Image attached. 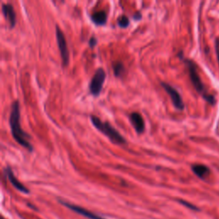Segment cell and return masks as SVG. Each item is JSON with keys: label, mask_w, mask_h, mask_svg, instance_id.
<instances>
[{"label": "cell", "mask_w": 219, "mask_h": 219, "mask_svg": "<svg viewBox=\"0 0 219 219\" xmlns=\"http://www.w3.org/2000/svg\"><path fill=\"white\" fill-rule=\"evenodd\" d=\"M10 126L11 129L12 136L19 145L26 148L28 152H33L34 147L30 144L29 134L24 132L20 123V104L18 101L13 102L11 105V112L10 116Z\"/></svg>", "instance_id": "obj_1"}, {"label": "cell", "mask_w": 219, "mask_h": 219, "mask_svg": "<svg viewBox=\"0 0 219 219\" xmlns=\"http://www.w3.org/2000/svg\"><path fill=\"white\" fill-rule=\"evenodd\" d=\"M178 56L179 57H181V58L184 61V63H186V65H187V69H188V74H189L190 80H191L192 84H193V86H194L195 90L200 94L201 96L203 97V99H204L206 102H208L209 104H212V105L215 104V97L212 95L211 93H208L207 89L205 88L204 83L201 81L200 76V74L198 73L196 64L193 63V61H192V60L184 58V57H182V52L179 53Z\"/></svg>", "instance_id": "obj_2"}, {"label": "cell", "mask_w": 219, "mask_h": 219, "mask_svg": "<svg viewBox=\"0 0 219 219\" xmlns=\"http://www.w3.org/2000/svg\"><path fill=\"white\" fill-rule=\"evenodd\" d=\"M91 122L93 125L99 131H100L102 134H104L105 136H107L112 142L117 145H123L126 143V140L124 139L122 134L116 129L114 127L112 126V124L108 122H103L96 116H91Z\"/></svg>", "instance_id": "obj_3"}, {"label": "cell", "mask_w": 219, "mask_h": 219, "mask_svg": "<svg viewBox=\"0 0 219 219\" xmlns=\"http://www.w3.org/2000/svg\"><path fill=\"white\" fill-rule=\"evenodd\" d=\"M106 74L103 68H99L93 76L89 84V92L93 96H99L102 91Z\"/></svg>", "instance_id": "obj_4"}, {"label": "cell", "mask_w": 219, "mask_h": 219, "mask_svg": "<svg viewBox=\"0 0 219 219\" xmlns=\"http://www.w3.org/2000/svg\"><path fill=\"white\" fill-rule=\"evenodd\" d=\"M56 37L57 41V45H58V49H59L60 54H61V58H62V63L63 65L65 67L69 64V52L68 49L67 42L64 37L63 31L60 29V27L58 26L56 27Z\"/></svg>", "instance_id": "obj_5"}, {"label": "cell", "mask_w": 219, "mask_h": 219, "mask_svg": "<svg viewBox=\"0 0 219 219\" xmlns=\"http://www.w3.org/2000/svg\"><path fill=\"white\" fill-rule=\"evenodd\" d=\"M160 84L163 86L164 91L169 94V96H170L171 101H172V104L175 107V109H177L179 111L184 110L185 105H184V103H183V100H182V96L179 93L178 91L175 89V87H173L171 85L168 84L167 82H162Z\"/></svg>", "instance_id": "obj_6"}, {"label": "cell", "mask_w": 219, "mask_h": 219, "mask_svg": "<svg viewBox=\"0 0 219 219\" xmlns=\"http://www.w3.org/2000/svg\"><path fill=\"white\" fill-rule=\"evenodd\" d=\"M59 202L62 204H63L64 206L69 208V210L76 212V213H78L80 215L85 217H87V218L89 219H104L102 217H100V216L97 215V214L90 212V211H87L85 208L81 207V206H78V205H75V204H70V203H69V202H65V201L63 200H59Z\"/></svg>", "instance_id": "obj_7"}, {"label": "cell", "mask_w": 219, "mask_h": 219, "mask_svg": "<svg viewBox=\"0 0 219 219\" xmlns=\"http://www.w3.org/2000/svg\"><path fill=\"white\" fill-rule=\"evenodd\" d=\"M4 175H5V176H6V178H8V180L10 181V182L11 183L12 186H13L15 188H16L18 191L22 192V193H29V190L27 189L26 187L23 185V183H21V182L17 180V178L15 177V175L13 173V171H12L11 168L10 167V166H7V167L4 168Z\"/></svg>", "instance_id": "obj_8"}, {"label": "cell", "mask_w": 219, "mask_h": 219, "mask_svg": "<svg viewBox=\"0 0 219 219\" xmlns=\"http://www.w3.org/2000/svg\"><path fill=\"white\" fill-rule=\"evenodd\" d=\"M2 12L5 19L10 23V28H14L16 23V15L13 5L11 4H4L2 5Z\"/></svg>", "instance_id": "obj_9"}, {"label": "cell", "mask_w": 219, "mask_h": 219, "mask_svg": "<svg viewBox=\"0 0 219 219\" xmlns=\"http://www.w3.org/2000/svg\"><path fill=\"white\" fill-rule=\"evenodd\" d=\"M129 121L137 134H141L145 131V122L140 113L138 112L131 113L129 115Z\"/></svg>", "instance_id": "obj_10"}, {"label": "cell", "mask_w": 219, "mask_h": 219, "mask_svg": "<svg viewBox=\"0 0 219 219\" xmlns=\"http://www.w3.org/2000/svg\"><path fill=\"white\" fill-rule=\"evenodd\" d=\"M192 171L200 179H205L210 174V169L204 164H193L192 165Z\"/></svg>", "instance_id": "obj_11"}, {"label": "cell", "mask_w": 219, "mask_h": 219, "mask_svg": "<svg viewBox=\"0 0 219 219\" xmlns=\"http://www.w3.org/2000/svg\"><path fill=\"white\" fill-rule=\"evenodd\" d=\"M91 19H92L93 23L97 26H103L106 23L107 15H106L105 11H97L95 13H93V15H91Z\"/></svg>", "instance_id": "obj_12"}, {"label": "cell", "mask_w": 219, "mask_h": 219, "mask_svg": "<svg viewBox=\"0 0 219 219\" xmlns=\"http://www.w3.org/2000/svg\"><path fill=\"white\" fill-rule=\"evenodd\" d=\"M113 72L116 77H120L124 72V65L122 62H114L113 63Z\"/></svg>", "instance_id": "obj_13"}, {"label": "cell", "mask_w": 219, "mask_h": 219, "mask_svg": "<svg viewBox=\"0 0 219 219\" xmlns=\"http://www.w3.org/2000/svg\"><path fill=\"white\" fill-rule=\"evenodd\" d=\"M117 24L121 27H127L129 25V19L126 15H122L117 20Z\"/></svg>", "instance_id": "obj_14"}, {"label": "cell", "mask_w": 219, "mask_h": 219, "mask_svg": "<svg viewBox=\"0 0 219 219\" xmlns=\"http://www.w3.org/2000/svg\"><path fill=\"white\" fill-rule=\"evenodd\" d=\"M178 202L179 203H181L182 204H183V205L186 206V207L191 209V210H193V211H199L198 207H196L195 205H193V204H190V203H188V202H187V201L182 200H178Z\"/></svg>", "instance_id": "obj_15"}, {"label": "cell", "mask_w": 219, "mask_h": 219, "mask_svg": "<svg viewBox=\"0 0 219 219\" xmlns=\"http://www.w3.org/2000/svg\"><path fill=\"white\" fill-rule=\"evenodd\" d=\"M215 50H216V54H217V61H218L219 64V39L217 38L215 40Z\"/></svg>", "instance_id": "obj_16"}, {"label": "cell", "mask_w": 219, "mask_h": 219, "mask_svg": "<svg viewBox=\"0 0 219 219\" xmlns=\"http://www.w3.org/2000/svg\"><path fill=\"white\" fill-rule=\"evenodd\" d=\"M88 44L91 48H93L95 45H97V39L95 37H91L90 38L89 41H88Z\"/></svg>", "instance_id": "obj_17"}, {"label": "cell", "mask_w": 219, "mask_h": 219, "mask_svg": "<svg viewBox=\"0 0 219 219\" xmlns=\"http://www.w3.org/2000/svg\"><path fill=\"white\" fill-rule=\"evenodd\" d=\"M133 17L134 18V20H140V19H141V15L140 14V13H138V14L136 13V14H135V15L133 16Z\"/></svg>", "instance_id": "obj_18"}, {"label": "cell", "mask_w": 219, "mask_h": 219, "mask_svg": "<svg viewBox=\"0 0 219 219\" xmlns=\"http://www.w3.org/2000/svg\"><path fill=\"white\" fill-rule=\"evenodd\" d=\"M2 219H4V218H3V217H2Z\"/></svg>", "instance_id": "obj_19"}]
</instances>
